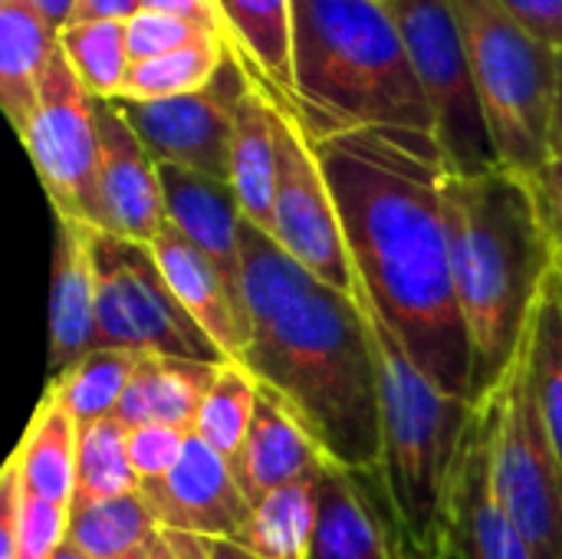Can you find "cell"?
Wrapping results in <instances>:
<instances>
[{
  "mask_svg": "<svg viewBox=\"0 0 562 559\" xmlns=\"http://www.w3.org/2000/svg\"><path fill=\"white\" fill-rule=\"evenodd\" d=\"M366 306L448 395H471V346L451 270L448 181L435 135L349 128L313 138Z\"/></svg>",
  "mask_w": 562,
  "mask_h": 559,
  "instance_id": "1",
  "label": "cell"
},
{
  "mask_svg": "<svg viewBox=\"0 0 562 559\" xmlns=\"http://www.w3.org/2000/svg\"><path fill=\"white\" fill-rule=\"evenodd\" d=\"M240 247L250 323L240 366L300 418L326 461L379 474L382 389L369 313L250 221L240 224Z\"/></svg>",
  "mask_w": 562,
  "mask_h": 559,
  "instance_id": "2",
  "label": "cell"
},
{
  "mask_svg": "<svg viewBox=\"0 0 562 559\" xmlns=\"http://www.w3.org/2000/svg\"><path fill=\"white\" fill-rule=\"evenodd\" d=\"M451 270L471 346V395L484 402L524 349L557 250L524 175L494 168L448 181Z\"/></svg>",
  "mask_w": 562,
  "mask_h": 559,
  "instance_id": "3",
  "label": "cell"
},
{
  "mask_svg": "<svg viewBox=\"0 0 562 559\" xmlns=\"http://www.w3.org/2000/svg\"><path fill=\"white\" fill-rule=\"evenodd\" d=\"M296 115L310 138L349 128L435 135L405 40L379 0H293Z\"/></svg>",
  "mask_w": 562,
  "mask_h": 559,
  "instance_id": "4",
  "label": "cell"
},
{
  "mask_svg": "<svg viewBox=\"0 0 562 559\" xmlns=\"http://www.w3.org/2000/svg\"><path fill=\"white\" fill-rule=\"evenodd\" d=\"M382 389L379 481L408 559H438L451 488L464 458L477 405L438 389L366 306Z\"/></svg>",
  "mask_w": 562,
  "mask_h": 559,
  "instance_id": "5",
  "label": "cell"
},
{
  "mask_svg": "<svg viewBox=\"0 0 562 559\" xmlns=\"http://www.w3.org/2000/svg\"><path fill=\"white\" fill-rule=\"evenodd\" d=\"M501 168L530 178L550 155L557 53L497 0H454Z\"/></svg>",
  "mask_w": 562,
  "mask_h": 559,
  "instance_id": "6",
  "label": "cell"
},
{
  "mask_svg": "<svg viewBox=\"0 0 562 559\" xmlns=\"http://www.w3.org/2000/svg\"><path fill=\"white\" fill-rule=\"evenodd\" d=\"M484 405L491 412V481L504 514L530 557L562 559V465L547 435L524 349Z\"/></svg>",
  "mask_w": 562,
  "mask_h": 559,
  "instance_id": "7",
  "label": "cell"
},
{
  "mask_svg": "<svg viewBox=\"0 0 562 559\" xmlns=\"http://www.w3.org/2000/svg\"><path fill=\"white\" fill-rule=\"evenodd\" d=\"M95 323L102 349L138 356L231 362L171 293L151 244H135L92 227Z\"/></svg>",
  "mask_w": 562,
  "mask_h": 559,
  "instance_id": "8",
  "label": "cell"
},
{
  "mask_svg": "<svg viewBox=\"0 0 562 559\" xmlns=\"http://www.w3.org/2000/svg\"><path fill=\"white\" fill-rule=\"evenodd\" d=\"M385 7L402 30L451 175L474 178L501 168L454 0H389Z\"/></svg>",
  "mask_w": 562,
  "mask_h": 559,
  "instance_id": "9",
  "label": "cell"
},
{
  "mask_svg": "<svg viewBox=\"0 0 562 559\" xmlns=\"http://www.w3.org/2000/svg\"><path fill=\"white\" fill-rule=\"evenodd\" d=\"M277 128V198H273V241L316 280L342 290L366 310L339 211L316 158L313 138L300 115L273 102Z\"/></svg>",
  "mask_w": 562,
  "mask_h": 559,
  "instance_id": "10",
  "label": "cell"
},
{
  "mask_svg": "<svg viewBox=\"0 0 562 559\" xmlns=\"http://www.w3.org/2000/svg\"><path fill=\"white\" fill-rule=\"evenodd\" d=\"M20 142L33 161L53 214L92 227L99 168L95 99L76 79L59 43L43 69L40 102Z\"/></svg>",
  "mask_w": 562,
  "mask_h": 559,
  "instance_id": "11",
  "label": "cell"
},
{
  "mask_svg": "<svg viewBox=\"0 0 562 559\" xmlns=\"http://www.w3.org/2000/svg\"><path fill=\"white\" fill-rule=\"evenodd\" d=\"M254 76L231 49L211 86L161 102H119L122 115L158 165H181L227 181L234 112Z\"/></svg>",
  "mask_w": 562,
  "mask_h": 559,
  "instance_id": "12",
  "label": "cell"
},
{
  "mask_svg": "<svg viewBox=\"0 0 562 559\" xmlns=\"http://www.w3.org/2000/svg\"><path fill=\"white\" fill-rule=\"evenodd\" d=\"M99 168L92 227L122 241L151 244L168 224L158 161L148 155L119 102L95 99Z\"/></svg>",
  "mask_w": 562,
  "mask_h": 559,
  "instance_id": "13",
  "label": "cell"
},
{
  "mask_svg": "<svg viewBox=\"0 0 562 559\" xmlns=\"http://www.w3.org/2000/svg\"><path fill=\"white\" fill-rule=\"evenodd\" d=\"M142 494L161 530H181L201 540H237L254 507L234 481L231 461L198 435L188 438L181 461Z\"/></svg>",
  "mask_w": 562,
  "mask_h": 559,
  "instance_id": "14",
  "label": "cell"
},
{
  "mask_svg": "<svg viewBox=\"0 0 562 559\" xmlns=\"http://www.w3.org/2000/svg\"><path fill=\"white\" fill-rule=\"evenodd\" d=\"M306 559H408L379 474L326 465L313 491Z\"/></svg>",
  "mask_w": 562,
  "mask_h": 559,
  "instance_id": "15",
  "label": "cell"
},
{
  "mask_svg": "<svg viewBox=\"0 0 562 559\" xmlns=\"http://www.w3.org/2000/svg\"><path fill=\"white\" fill-rule=\"evenodd\" d=\"M438 559H533L491 481V412L481 402L451 488Z\"/></svg>",
  "mask_w": 562,
  "mask_h": 559,
  "instance_id": "16",
  "label": "cell"
},
{
  "mask_svg": "<svg viewBox=\"0 0 562 559\" xmlns=\"http://www.w3.org/2000/svg\"><path fill=\"white\" fill-rule=\"evenodd\" d=\"M99 346L95 323V270H92V227L82 221L56 217L53 280H49V379L72 369Z\"/></svg>",
  "mask_w": 562,
  "mask_h": 559,
  "instance_id": "17",
  "label": "cell"
},
{
  "mask_svg": "<svg viewBox=\"0 0 562 559\" xmlns=\"http://www.w3.org/2000/svg\"><path fill=\"white\" fill-rule=\"evenodd\" d=\"M151 250L171 293L188 310V316L214 339V346L231 362H240L250 343L247 306L244 297L221 273V267L207 254H201L188 237H181L171 224L161 227V234L151 241Z\"/></svg>",
  "mask_w": 562,
  "mask_h": 559,
  "instance_id": "18",
  "label": "cell"
},
{
  "mask_svg": "<svg viewBox=\"0 0 562 559\" xmlns=\"http://www.w3.org/2000/svg\"><path fill=\"white\" fill-rule=\"evenodd\" d=\"M168 224L207 254L231 287L244 297V247H240V204L231 181L181 168L158 165Z\"/></svg>",
  "mask_w": 562,
  "mask_h": 559,
  "instance_id": "19",
  "label": "cell"
},
{
  "mask_svg": "<svg viewBox=\"0 0 562 559\" xmlns=\"http://www.w3.org/2000/svg\"><path fill=\"white\" fill-rule=\"evenodd\" d=\"M326 455L313 441V435L300 425V418L270 392L260 389L257 412L250 432L237 455L231 458L234 481L240 484L250 507H257L273 491L313 478L326 468Z\"/></svg>",
  "mask_w": 562,
  "mask_h": 559,
  "instance_id": "20",
  "label": "cell"
},
{
  "mask_svg": "<svg viewBox=\"0 0 562 559\" xmlns=\"http://www.w3.org/2000/svg\"><path fill=\"white\" fill-rule=\"evenodd\" d=\"M227 43L254 82L283 109L296 112V20L293 0H217Z\"/></svg>",
  "mask_w": 562,
  "mask_h": 559,
  "instance_id": "21",
  "label": "cell"
},
{
  "mask_svg": "<svg viewBox=\"0 0 562 559\" xmlns=\"http://www.w3.org/2000/svg\"><path fill=\"white\" fill-rule=\"evenodd\" d=\"M221 366L194 362V359L142 356V362L135 366V376L115 409V418L125 428L171 425V428L194 432L201 405H204Z\"/></svg>",
  "mask_w": 562,
  "mask_h": 559,
  "instance_id": "22",
  "label": "cell"
},
{
  "mask_svg": "<svg viewBox=\"0 0 562 559\" xmlns=\"http://www.w3.org/2000/svg\"><path fill=\"white\" fill-rule=\"evenodd\" d=\"M76 448H79V422L72 418L59 389L46 382L33 409V418L23 428L20 445L13 448L7 461L16 468L23 491H30L33 497L72 507Z\"/></svg>",
  "mask_w": 562,
  "mask_h": 559,
  "instance_id": "23",
  "label": "cell"
},
{
  "mask_svg": "<svg viewBox=\"0 0 562 559\" xmlns=\"http://www.w3.org/2000/svg\"><path fill=\"white\" fill-rule=\"evenodd\" d=\"M244 221L273 234L277 198V128L273 99L254 82L234 112L231 135V175H227Z\"/></svg>",
  "mask_w": 562,
  "mask_h": 559,
  "instance_id": "24",
  "label": "cell"
},
{
  "mask_svg": "<svg viewBox=\"0 0 562 559\" xmlns=\"http://www.w3.org/2000/svg\"><path fill=\"white\" fill-rule=\"evenodd\" d=\"M56 43L59 33L26 0L0 7V105L16 135L26 132L36 112L40 79Z\"/></svg>",
  "mask_w": 562,
  "mask_h": 559,
  "instance_id": "25",
  "label": "cell"
},
{
  "mask_svg": "<svg viewBox=\"0 0 562 559\" xmlns=\"http://www.w3.org/2000/svg\"><path fill=\"white\" fill-rule=\"evenodd\" d=\"M227 53H231V43L224 36L211 33V36H204L191 46H181L175 53L138 59V63H132L122 96L115 102H161V99L201 92L204 86L214 82Z\"/></svg>",
  "mask_w": 562,
  "mask_h": 559,
  "instance_id": "26",
  "label": "cell"
},
{
  "mask_svg": "<svg viewBox=\"0 0 562 559\" xmlns=\"http://www.w3.org/2000/svg\"><path fill=\"white\" fill-rule=\"evenodd\" d=\"M533 395L547 425V435L562 465V273L553 270L543 283L540 303L533 310L524 339Z\"/></svg>",
  "mask_w": 562,
  "mask_h": 559,
  "instance_id": "27",
  "label": "cell"
},
{
  "mask_svg": "<svg viewBox=\"0 0 562 559\" xmlns=\"http://www.w3.org/2000/svg\"><path fill=\"white\" fill-rule=\"evenodd\" d=\"M316 478L293 481L270 497H263L247 527L237 534V544L260 559H306V544L313 530V491Z\"/></svg>",
  "mask_w": 562,
  "mask_h": 559,
  "instance_id": "28",
  "label": "cell"
},
{
  "mask_svg": "<svg viewBox=\"0 0 562 559\" xmlns=\"http://www.w3.org/2000/svg\"><path fill=\"white\" fill-rule=\"evenodd\" d=\"M142 491L128 461V428L112 415L79 428L72 507L112 501Z\"/></svg>",
  "mask_w": 562,
  "mask_h": 559,
  "instance_id": "29",
  "label": "cell"
},
{
  "mask_svg": "<svg viewBox=\"0 0 562 559\" xmlns=\"http://www.w3.org/2000/svg\"><path fill=\"white\" fill-rule=\"evenodd\" d=\"M59 49L92 99L115 102L122 96L125 76L132 69L125 20L69 23L59 33Z\"/></svg>",
  "mask_w": 562,
  "mask_h": 559,
  "instance_id": "30",
  "label": "cell"
},
{
  "mask_svg": "<svg viewBox=\"0 0 562 559\" xmlns=\"http://www.w3.org/2000/svg\"><path fill=\"white\" fill-rule=\"evenodd\" d=\"M158 530L142 491L69 511V540L89 559L122 557L148 544Z\"/></svg>",
  "mask_w": 562,
  "mask_h": 559,
  "instance_id": "31",
  "label": "cell"
},
{
  "mask_svg": "<svg viewBox=\"0 0 562 559\" xmlns=\"http://www.w3.org/2000/svg\"><path fill=\"white\" fill-rule=\"evenodd\" d=\"M138 362L142 356L128 349H95L86 359H79L72 369H66L63 376L46 379V382L59 389L63 402L69 405L72 418L82 428V425L115 415Z\"/></svg>",
  "mask_w": 562,
  "mask_h": 559,
  "instance_id": "32",
  "label": "cell"
},
{
  "mask_svg": "<svg viewBox=\"0 0 562 559\" xmlns=\"http://www.w3.org/2000/svg\"><path fill=\"white\" fill-rule=\"evenodd\" d=\"M257 399H260L257 379L240 362H224L204 405H201L194 435L231 461L250 432Z\"/></svg>",
  "mask_w": 562,
  "mask_h": 559,
  "instance_id": "33",
  "label": "cell"
},
{
  "mask_svg": "<svg viewBox=\"0 0 562 559\" xmlns=\"http://www.w3.org/2000/svg\"><path fill=\"white\" fill-rule=\"evenodd\" d=\"M66 504H53L23 491L20 481V511H16V559H49L69 537Z\"/></svg>",
  "mask_w": 562,
  "mask_h": 559,
  "instance_id": "34",
  "label": "cell"
},
{
  "mask_svg": "<svg viewBox=\"0 0 562 559\" xmlns=\"http://www.w3.org/2000/svg\"><path fill=\"white\" fill-rule=\"evenodd\" d=\"M211 33H217V30H211L204 23H194V20H184V16L155 13V10H138L132 20H125L132 63L151 59V56H161V53H175V49L191 46V43H198V40H204ZM217 36H224V33H217Z\"/></svg>",
  "mask_w": 562,
  "mask_h": 559,
  "instance_id": "35",
  "label": "cell"
},
{
  "mask_svg": "<svg viewBox=\"0 0 562 559\" xmlns=\"http://www.w3.org/2000/svg\"><path fill=\"white\" fill-rule=\"evenodd\" d=\"M194 432L171 428V425H142L128 428V461L138 484L161 481L184 455V445Z\"/></svg>",
  "mask_w": 562,
  "mask_h": 559,
  "instance_id": "36",
  "label": "cell"
},
{
  "mask_svg": "<svg viewBox=\"0 0 562 559\" xmlns=\"http://www.w3.org/2000/svg\"><path fill=\"white\" fill-rule=\"evenodd\" d=\"M530 194L540 214V224L553 244V250H562V158H550L543 168H537L530 178Z\"/></svg>",
  "mask_w": 562,
  "mask_h": 559,
  "instance_id": "37",
  "label": "cell"
},
{
  "mask_svg": "<svg viewBox=\"0 0 562 559\" xmlns=\"http://www.w3.org/2000/svg\"><path fill=\"white\" fill-rule=\"evenodd\" d=\"M524 30L562 53V0H497Z\"/></svg>",
  "mask_w": 562,
  "mask_h": 559,
  "instance_id": "38",
  "label": "cell"
},
{
  "mask_svg": "<svg viewBox=\"0 0 562 559\" xmlns=\"http://www.w3.org/2000/svg\"><path fill=\"white\" fill-rule=\"evenodd\" d=\"M16 511H20V474L7 461L0 474V559H16Z\"/></svg>",
  "mask_w": 562,
  "mask_h": 559,
  "instance_id": "39",
  "label": "cell"
},
{
  "mask_svg": "<svg viewBox=\"0 0 562 559\" xmlns=\"http://www.w3.org/2000/svg\"><path fill=\"white\" fill-rule=\"evenodd\" d=\"M142 10L184 16V20L204 23V26H211V30H217V33H224V36H227L224 13H221L217 0H142Z\"/></svg>",
  "mask_w": 562,
  "mask_h": 559,
  "instance_id": "40",
  "label": "cell"
},
{
  "mask_svg": "<svg viewBox=\"0 0 562 559\" xmlns=\"http://www.w3.org/2000/svg\"><path fill=\"white\" fill-rule=\"evenodd\" d=\"M148 559H211V540H201L181 530H158Z\"/></svg>",
  "mask_w": 562,
  "mask_h": 559,
  "instance_id": "41",
  "label": "cell"
},
{
  "mask_svg": "<svg viewBox=\"0 0 562 559\" xmlns=\"http://www.w3.org/2000/svg\"><path fill=\"white\" fill-rule=\"evenodd\" d=\"M142 10V0H79L69 23H89V20H132Z\"/></svg>",
  "mask_w": 562,
  "mask_h": 559,
  "instance_id": "42",
  "label": "cell"
},
{
  "mask_svg": "<svg viewBox=\"0 0 562 559\" xmlns=\"http://www.w3.org/2000/svg\"><path fill=\"white\" fill-rule=\"evenodd\" d=\"M26 3L46 20V26L53 33H63L69 26L72 13H76V7H79V0H26Z\"/></svg>",
  "mask_w": 562,
  "mask_h": 559,
  "instance_id": "43",
  "label": "cell"
},
{
  "mask_svg": "<svg viewBox=\"0 0 562 559\" xmlns=\"http://www.w3.org/2000/svg\"><path fill=\"white\" fill-rule=\"evenodd\" d=\"M550 155L562 158V53H557V92H553V125H550Z\"/></svg>",
  "mask_w": 562,
  "mask_h": 559,
  "instance_id": "44",
  "label": "cell"
},
{
  "mask_svg": "<svg viewBox=\"0 0 562 559\" xmlns=\"http://www.w3.org/2000/svg\"><path fill=\"white\" fill-rule=\"evenodd\" d=\"M211 559H260L237 540H211Z\"/></svg>",
  "mask_w": 562,
  "mask_h": 559,
  "instance_id": "45",
  "label": "cell"
},
{
  "mask_svg": "<svg viewBox=\"0 0 562 559\" xmlns=\"http://www.w3.org/2000/svg\"><path fill=\"white\" fill-rule=\"evenodd\" d=\"M49 559H89V557H86V554H82V550L66 537V544H63V547H59V550H56Z\"/></svg>",
  "mask_w": 562,
  "mask_h": 559,
  "instance_id": "46",
  "label": "cell"
},
{
  "mask_svg": "<svg viewBox=\"0 0 562 559\" xmlns=\"http://www.w3.org/2000/svg\"><path fill=\"white\" fill-rule=\"evenodd\" d=\"M155 540V537H151ZM151 540L148 544H142V547H135V550H128V554H122V557H112V559H148L151 557Z\"/></svg>",
  "mask_w": 562,
  "mask_h": 559,
  "instance_id": "47",
  "label": "cell"
},
{
  "mask_svg": "<svg viewBox=\"0 0 562 559\" xmlns=\"http://www.w3.org/2000/svg\"><path fill=\"white\" fill-rule=\"evenodd\" d=\"M557 270H560V273H562V250H560V254H557Z\"/></svg>",
  "mask_w": 562,
  "mask_h": 559,
  "instance_id": "48",
  "label": "cell"
},
{
  "mask_svg": "<svg viewBox=\"0 0 562 559\" xmlns=\"http://www.w3.org/2000/svg\"><path fill=\"white\" fill-rule=\"evenodd\" d=\"M7 3H13V0H0V7H7Z\"/></svg>",
  "mask_w": 562,
  "mask_h": 559,
  "instance_id": "49",
  "label": "cell"
},
{
  "mask_svg": "<svg viewBox=\"0 0 562 559\" xmlns=\"http://www.w3.org/2000/svg\"><path fill=\"white\" fill-rule=\"evenodd\" d=\"M379 3H389V0H379Z\"/></svg>",
  "mask_w": 562,
  "mask_h": 559,
  "instance_id": "50",
  "label": "cell"
}]
</instances>
